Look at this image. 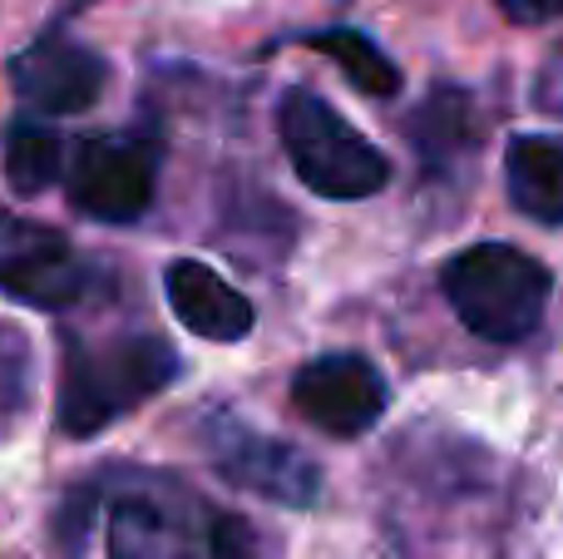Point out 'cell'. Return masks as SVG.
<instances>
[{
  "label": "cell",
  "mask_w": 563,
  "mask_h": 559,
  "mask_svg": "<svg viewBox=\"0 0 563 559\" xmlns=\"http://www.w3.org/2000/svg\"><path fill=\"white\" fill-rule=\"evenodd\" d=\"M109 501V559H253L257 535L243 515H228L188 491L168 471H119L99 481Z\"/></svg>",
  "instance_id": "cell-1"
},
{
  "label": "cell",
  "mask_w": 563,
  "mask_h": 559,
  "mask_svg": "<svg viewBox=\"0 0 563 559\" xmlns=\"http://www.w3.org/2000/svg\"><path fill=\"white\" fill-rule=\"evenodd\" d=\"M184 376L178 352L154 332H119L104 342L65 337L59 357V396H55V426L69 441L99 436L109 421L129 416L148 396L168 392Z\"/></svg>",
  "instance_id": "cell-2"
},
{
  "label": "cell",
  "mask_w": 563,
  "mask_h": 559,
  "mask_svg": "<svg viewBox=\"0 0 563 559\" xmlns=\"http://www.w3.org/2000/svg\"><path fill=\"white\" fill-rule=\"evenodd\" d=\"M455 317L485 342H525L539 322H544L554 277L539 257L519 253L509 243H475L455 253L440 273Z\"/></svg>",
  "instance_id": "cell-3"
},
{
  "label": "cell",
  "mask_w": 563,
  "mask_h": 559,
  "mask_svg": "<svg viewBox=\"0 0 563 559\" xmlns=\"http://www.w3.org/2000/svg\"><path fill=\"white\" fill-rule=\"evenodd\" d=\"M277 134L287 149L297 178L317 198L331 204H356L386 188L390 164L366 134L346 124L317 89H287L277 105Z\"/></svg>",
  "instance_id": "cell-4"
},
{
  "label": "cell",
  "mask_w": 563,
  "mask_h": 559,
  "mask_svg": "<svg viewBox=\"0 0 563 559\" xmlns=\"http://www.w3.org/2000/svg\"><path fill=\"white\" fill-rule=\"evenodd\" d=\"M198 446L223 481H233L238 491L257 495V501L287 505V511H307L321 501V471L307 451H297L282 436L257 431L253 421L223 412V406L198 416Z\"/></svg>",
  "instance_id": "cell-5"
},
{
  "label": "cell",
  "mask_w": 563,
  "mask_h": 559,
  "mask_svg": "<svg viewBox=\"0 0 563 559\" xmlns=\"http://www.w3.org/2000/svg\"><path fill=\"white\" fill-rule=\"evenodd\" d=\"M164 144L154 134H95L69 149V204L95 223H134L154 208Z\"/></svg>",
  "instance_id": "cell-6"
},
{
  "label": "cell",
  "mask_w": 563,
  "mask_h": 559,
  "mask_svg": "<svg viewBox=\"0 0 563 559\" xmlns=\"http://www.w3.org/2000/svg\"><path fill=\"white\" fill-rule=\"evenodd\" d=\"M95 263L59 228L0 208V293L20 307L65 313L95 293Z\"/></svg>",
  "instance_id": "cell-7"
},
{
  "label": "cell",
  "mask_w": 563,
  "mask_h": 559,
  "mask_svg": "<svg viewBox=\"0 0 563 559\" xmlns=\"http://www.w3.org/2000/svg\"><path fill=\"white\" fill-rule=\"evenodd\" d=\"M5 75L30 114H85L109 89V59L89 50L85 40H69L49 20V30H40L20 55H10Z\"/></svg>",
  "instance_id": "cell-8"
},
{
  "label": "cell",
  "mask_w": 563,
  "mask_h": 559,
  "mask_svg": "<svg viewBox=\"0 0 563 559\" xmlns=\"http://www.w3.org/2000/svg\"><path fill=\"white\" fill-rule=\"evenodd\" d=\"M386 376L376 372V362L361 352H327L311 357L297 376H291V406L301 421H311L317 431L351 441L366 436L371 426L386 416Z\"/></svg>",
  "instance_id": "cell-9"
},
{
  "label": "cell",
  "mask_w": 563,
  "mask_h": 559,
  "mask_svg": "<svg viewBox=\"0 0 563 559\" xmlns=\"http://www.w3.org/2000/svg\"><path fill=\"white\" fill-rule=\"evenodd\" d=\"M164 293L174 317L203 342H243L253 332V303L228 277H218L208 263L174 257L164 267Z\"/></svg>",
  "instance_id": "cell-10"
},
{
  "label": "cell",
  "mask_w": 563,
  "mask_h": 559,
  "mask_svg": "<svg viewBox=\"0 0 563 559\" xmlns=\"http://www.w3.org/2000/svg\"><path fill=\"white\" fill-rule=\"evenodd\" d=\"M505 184L519 213L534 223H563V139L554 134H519L505 149Z\"/></svg>",
  "instance_id": "cell-11"
},
{
  "label": "cell",
  "mask_w": 563,
  "mask_h": 559,
  "mask_svg": "<svg viewBox=\"0 0 563 559\" xmlns=\"http://www.w3.org/2000/svg\"><path fill=\"white\" fill-rule=\"evenodd\" d=\"M65 164H69L65 139H59L45 119L25 114L5 129V184L15 188V194L35 198V194H45V188H55L59 178H65Z\"/></svg>",
  "instance_id": "cell-12"
},
{
  "label": "cell",
  "mask_w": 563,
  "mask_h": 559,
  "mask_svg": "<svg viewBox=\"0 0 563 559\" xmlns=\"http://www.w3.org/2000/svg\"><path fill=\"white\" fill-rule=\"evenodd\" d=\"M301 45H307V50H321L327 59H336L341 75H346L351 85L361 89V95L390 99V95L400 89V69H396V59H390L371 35H361V30H351V25L311 30V35H301Z\"/></svg>",
  "instance_id": "cell-13"
},
{
  "label": "cell",
  "mask_w": 563,
  "mask_h": 559,
  "mask_svg": "<svg viewBox=\"0 0 563 559\" xmlns=\"http://www.w3.org/2000/svg\"><path fill=\"white\" fill-rule=\"evenodd\" d=\"M465 95H435L426 109L416 114V139H420V149H426V158H440L445 149H455V134L465 129Z\"/></svg>",
  "instance_id": "cell-14"
},
{
  "label": "cell",
  "mask_w": 563,
  "mask_h": 559,
  "mask_svg": "<svg viewBox=\"0 0 563 559\" xmlns=\"http://www.w3.org/2000/svg\"><path fill=\"white\" fill-rule=\"evenodd\" d=\"M99 481H89V485H79V491H69L65 501L55 505V545L65 555H75L79 559V550H85V540H89V525H95V511H99Z\"/></svg>",
  "instance_id": "cell-15"
},
{
  "label": "cell",
  "mask_w": 563,
  "mask_h": 559,
  "mask_svg": "<svg viewBox=\"0 0 563 559\" xmlns=\"http://www.w3.org/2000/svg\"><path fill=\"white\" fill-rule=\"evenodd\" d=\"M515 25H549V20H563V0H495Z\"/></svg>",
  "instance_id": "cell-16"
},
{
  "label": "cell",
  "mask_w": 563,
  "mask_h": 559,
  "mask_svg": "<svg viewBox=\"0 0 563 559\" xmlns=\"http://www.w3.org/2000/svg\"><path fill=\"white\" fill-rule=\"evenodd\" d=\"M95 0H59V10H55V25L59 20H69V15H79V10H89Z\"/></svg>",
  "instance_id": "cell-17"
}]
</instances>
